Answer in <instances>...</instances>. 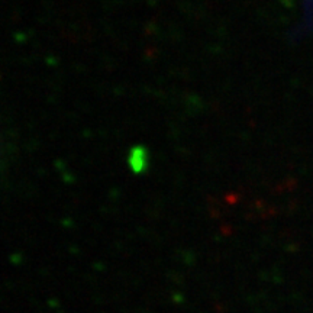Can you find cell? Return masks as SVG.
Returning a JSON list of instances; mask_svg holds the SVG:
<instances>
[{
  "mask_svg": "<svg viewBox=\"0 0 313 313\" xmlns=\"http://www.w3.org/2000/svg\"><path fill=\"white\" fill-rule=\"evenodd\" d=\"M129 165L135 173H142L147 168V154L142 148H136L130 153Z\"/></svg>",
  "mask_w": 313,
  "mask_h": 313,
  "instance_id": "cell-1",
  "label": "cell"
}]
</instances>
